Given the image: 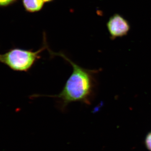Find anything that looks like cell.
<instances>
[{"label": "cell", "mask_w": 151, "mask_h": 151, "mask_svg": "<svg viewBox=\"0 0 151 151\" xmlns=\"http://www.w3.org/2000/svg\"><path fill=\"white\" fill-rule=\"evenodd\" d=\"M22 3L25 10L31 13L41 10L45 4L43 0H22Z\"/></svg>", "instance_id": "obj_4"}, {"label": "cell", "mask_w": 151, "mask_h": 151, "mask_svg": "<svg viewBox=\"0 0 151 151\" xmlns=\"http://www.w3.org/2000/svg\"><path fill=\"white\" fill-rule=\"evenodd\" d=\"M45 3H50L53 1L54 0H43Z\"/></svg>", "instance_id": "obj_7"}, {"label": "cell", "mask_w": 151, "mask_h": 151, "mask_svg": "<svg viewBox=\"0 0 151 151\" xmlns=\"http://www.w3.org/2000/svg\"><path fill=\"white\" fill-rule=\"evenodd\" d=\"M47 50L52 57H60L68 62L72 66V73L59 94L54 95L35 94L31 96V98L47 97L54 98L56 100L58 107L62 111H64L70 103L75 102L91 105L97 91V75L100 69H86L73 62L62 51L54 52L49 47Z\"/></svg>", "instance_id": "obj_1"}, {"label": "cell", "mask_w": 151, "mask_h": 151, "mask_svg": "<svg viewBox=\"0 0 151 151\" xmlns=\"http://www.w3.org/2000/svg\"><path fill=\"white\" fill-rule=\"evenodd\" d=\"M45 33H43L42 46L36 51L32 50L14 47L3 54H0V63L18 72H27L38 60L40 54L48 47Z\"/></svg>", "instance_id": "obj_2"}, {"label": "cell", "mask_w": 151, "mask_h": 151, "mask_svg": "<svg viewBox=\"0 0 151 151\" xmlns=\"http://www.w3.org/2000/svg\"><path fill=\"white\" fill-rule=\"evenodd\" d=\"M145 145L146 148L151 151V132H149L146 136L145 140Z\"/></svg>", "instance_id": "obj_6"}, {"label": "cell", "mask_w": 151, "mask_h": 151, "mask_svg": "<svg viewBox=\"0 0 151 151\" xmlns=\"http://www.w3.org/2000/svg\"><path fill=\"white\" fill-rule=\"evenodd\" d=\"M107 28L112 39L127 35L130 26L127 20L119 14L111 17L107 23Z\"/></svg>", "instance_id": "obj_3"}, {"label": "cell", "mask_w": 151, "mask_h": 151, "mask_svg": "<svg viewBox=\"0 0 151 151\" xmlns=\"http://www.w3.org/2000/svg\"><path fill=\"white\" fill-rule=\"evenodd\" d=\"M18 0H0V7L9 6L16 3Z\"/></svg>", "instance_id": "obj_5"}]
</instances>
